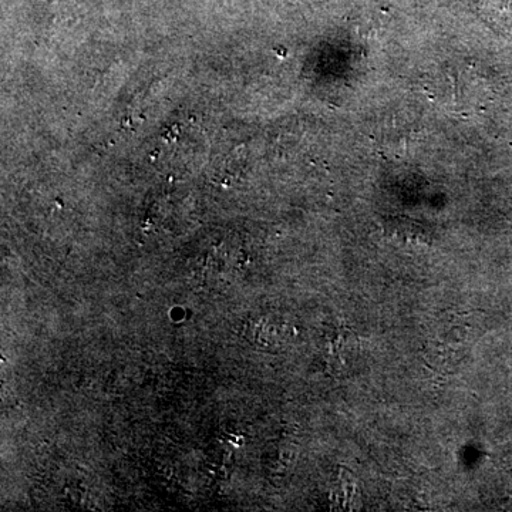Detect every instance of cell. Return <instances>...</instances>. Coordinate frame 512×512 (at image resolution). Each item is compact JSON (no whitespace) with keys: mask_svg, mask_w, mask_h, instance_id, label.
Instances as JSON below:
<instances>
[]
</instances>
